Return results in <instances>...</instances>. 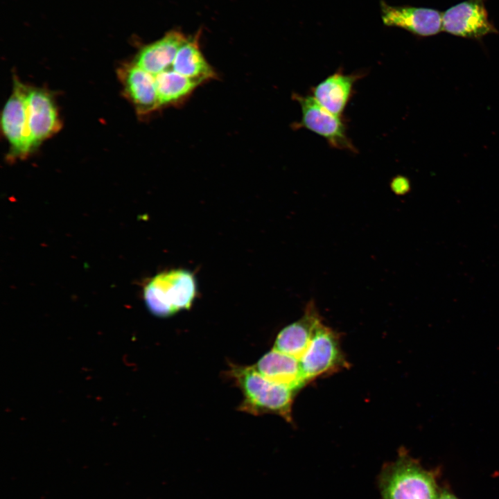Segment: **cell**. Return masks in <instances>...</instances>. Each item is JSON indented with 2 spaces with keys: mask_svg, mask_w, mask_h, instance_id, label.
Listing matches in <instances>:
<instances>
[{
  "mask_svg": "<svg viewBox=\"0 0 499 499\" xmlns=\"http://www.w3.org/2000/svg\"><path fill=\"white\" fill-rule=\"evenodd\" d=\"M228 374L243 396L239 410L253 415L275 414L292 422V406L298 390L267 379L254 366L232 365Z\"/></svg>",
  "mask_w": 499,
  "mask_h": 499,
  "instance_id": "6da1fadb",
  "label": "cell"
},
{
  "mask_svg": "<svg viewBox=\"0 0 499 499\" xmlns=\"http://www.w3.org/2000/svg\"><path fill=\"white\" fill-rule=\"evenodd\" d=\"M378 485L381 499H437L441 490L435 472L425 469L405 448L382 467Z\"/></svg>",
  "mask_w": 499,
  "mask_h": 499,
  "instance_id": "7a4b0ae2",
  "label": "cell"
},
{
  "mask_svg": "<svg viewBox=\"0 0 499 499\" xmlns=\"http://www.w3.org/2000/svg\"><path fill=\"white\" fill-rule=\"evenodd\" d=\"M197 295L194 274L184 269L157 274L145 286L143 298L148 310L155 316L165 317L189 309Z\"/></svg>",
  "mask_w": 499,
  "mask_h": 499,
  "instance_id": "3957f363",
  "label": "cell"
},
{
  "mask_svg": "<svg viewBox=\"0 0 499 499\" xmlns=\"http://www.w3.org/2000/svg\"><path fill=\"white\" fill-rule=\"evenodd\" d=\"M299 362L306 383L349 367L339 334L324 325L322 321L317 326L310 344Z\"/></svg>",
  "mask_w": 499,
  "mask_h": 499,
  "instance_id": "277c9868",
  "label": "cell"
},
{
  "mask_svg": "<svg viewBox=\"0 0 499 499\" xmlns=\"http://www.w3.org/2000/svg\"><path fill=\"white\" fill-rule=\"evenodd\" d=\"M301 110V119L294 128H304L326 140L334 149L356 153L357 148L348 136L343 116L335 115L322 107L311 95L292 94Z\"/></svg>",
  "mask_w": 499,
  "mask_h": 499,
  "instance_id": "5b68a950",
  "label": "cell"
},
{
  "mask_svg": "<svg viewBox=\"0 0 499 499\" xmlns=\"http://www.w3.org/2000/svg\"><path fill=\"white\" fill-rule=\"evenodd\" d=\"M485 0H466L442 13V30L451 35L480 39L498 30L489 20Z\"/></svg>",
  "mask_w": 499,
  "mask_h": 499,
  "instance_id": "8992f818",
  "label": "cell"
},
{
  "mask_svg": "<svg viewBox=\"0 0 499 499\" xmlns=\"http://www.w3.org/2000/svg\"><path fill=\"white\" fill-rule=\"evenodd\" d=\"M380 17L388 27L404 29L419 37L435 35L442 30V13L439 10L410 6H392L380 1Z\"/></svg>",
  "mask_w": 499,
  "mask_h": 499,
  "instance_id": "52a82bcc",
  "label": "cell"
},
{
  "mask_svg": "<svg viewBox=\"0 0 499 499\" xmlns=\"http://www.w3.org/2000/svg\"><path fill=\"white\" fill-rule=\"evenodd\" d=\"M28 90L17 80L1 114L3 132L16 156H25L32 150L28 124Z\"/></svg>",
  "mask_w": 499,
  "mask_h": 499,
  "instance_id": "ba28073f",
  "label": "cell"
},
{
  "mask_svg": "<svg viewBox=\"0 0 499 499\" xmlns=\"http://www.w3.org/2000/svg\"><path fill=\"white\" fill-rule=\"evenodd\" d=\"M28 124L31 150L55 133L60 127L51 96L42 89L31 88L27 94Z\"/></svg>",
  "mask_w": 499,
  "mask_h": 499,
  "instance_id": "9c48e42d",
  "label": "cell"
},
{
  "mask_svg": "<svg viewBox=\"0 0 499 499\" xmlns=\"http://www.w3.org/2000/svg\"><path fill=\"white\" fill-rule=\"evenodd\" d=\"M365 73H346L338 70L310 89V95L331 113L343 116L353 93L356 83Z\"/></svg>",
  "mask_w": 499,
  "mask_h": 499,
  "instance_id": "30bf717a",
  "label": "cell"
},
{
  "mask_svg": "<svg viewBox=\"0 0 499 499\" xmlns=\"http://www.w3.org/2000/svg\"><path fill=\"white\" fill-rule=\"evenodd\" d=\"M321 322L322 317L314 301H309L302 317L279 333L273 349L299 360L307 349L317 326Z\"/></svg>",
  "mask_w": 499,
  "mask_h": 499,
  "instance_id": "8fae6325",
  "label": "cell"
},
{
  "mask_svg": "<svg viewBox=\"0 0 499 499\" xmlns=\"http://www.w3.org/2000/svg\"><path fill=\"white\" fill-rule=\"evenodd\" d=\"M120 73L126 94L139 114H147L160 107L154 75L134 63Z\"/></svg>",
  "mask_w": 499,
  "mask_h": 499,
  "instance_id": "7c38bea8",
  "label": "cell"
},
{
  "mask_svg": "<svg viewBox=\"0 0 499 499\" xmlns=\"http://www.w3.org/2000/svg\"><path fill=\"white\" fill-rule=\"evenodd\" d=\"M187 38L177 31H170L163 37L144 46L136 57L134 64L155 76L172 68L177 53Z\"/></svg>",
  "mask_w": 499,
  "mask_h": 499,
  "instance_id": "4fadbf2b",
  "label": "cell"
},
{
  "mask_svg": "<svg viewBox=\"0 0 499 499\" xmlns=\"http://www.w3.org/2000/svg\"><path fill=\"white\" fill-rule=\"evenodd\" d=\"M254 367L267 379L298 391L306 384L299 360L274 349L264 354Z\"/></svg>",
  "mask_w": 499,
  "mask_h": 499,
  "instance_id": "5bb4252c",
  "label": "cell"
},
{
  "mask_svg": "<svg viewBox=\"0 0 499 499\" xmlns=\"http://www.w3.org/2000/svg\"><path fill=\"white\" fill-rule=\"evenodd\" d=\"M171 69L200 84L217 77L201 52L198 37L187 39L181 46Z\"/></svg>",
  "mask_w": 499,
  "mask_h": 499,
  "instance_id": "9a60e30c",
  "label": "cell"
},
{
  "mask_svg": "<svg viewBox=\"0 0 499 499\" xmlns=\"http://www.w3.org/2000/svg\"><path fill=\"white\" fill-rule=\"evenodd\" d=\"M155 77L160 107L182 103L200 85L172 69L162 71Z\"/></svg>",
  "mask_w": 499,
  "mask_h": 499,
  "instance_id": "2e32d148",
  "label": "cell"
},
{
  "mask_svg": "<svg viewBox=\"0 0 499 499\" xmlns=\"http://www.w3.org/2000/svg\"><path fill=\"white\" fill-rule=\"evenodd\" d=\"M391 188L398 194L405 193L410 189V182L406 177L399 175L392 179Z\"/></svg>",
  "mask_w": 499,
  "mask_h": 499,
  "instance_id": "e0dca14e",
  "label": "cell"
},
{
  "mask_svg": "<svg viewBox=\"0 0 499 499\" xmlns=\"http://www.w3.org/2000/svg\"><path fill=\"white\" fill-rule=\"evenodd\" d=\"M437 499H459L446 489H441Z\"/></svg>",
  "mask_w": 499,
  "mask_h": 499,
  "instance_id": "ac0fdd59",
  "label": "cell"
}]
</instances>
